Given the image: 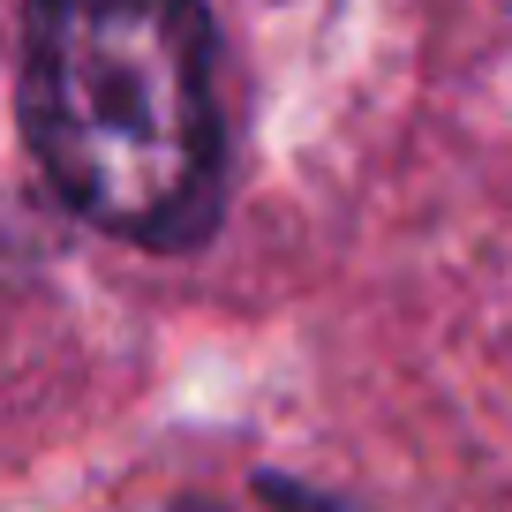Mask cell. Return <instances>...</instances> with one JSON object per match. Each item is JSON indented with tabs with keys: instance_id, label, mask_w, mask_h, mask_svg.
Returning <instances> with one entry per match:
<instances>
[{
	"instance_id": "6da1fadb",
	"label": "cell",
	"mask_w": 512,
	"mask_h": 512,
	"mask_svg": "<svg viewBox=\"0 0 512 512\" xmlns=\"http://www.w3.org/2000/svg\"><path fill=\"white\" fill-rule=\"evenodd\" d=\"M16 106L38 174L83 226L151 256L211 241L226 113L204 0H31Z\"/></svg>"
},
{
	"instance_id": "7a4b0ae2",
	"label": "cell",
	"mask_w": 512,
	"mask_h": 512,
	"mask_svg": "<svg viewBox=\"0 0 512 512\" xmlns=\"http://www.w3.org/2000/svg\"><path fill=\"white\" fill-rule=\"evenodd\" d=\"M174 512H211V505H174Z\"/></svg>"
}]
</instances>
